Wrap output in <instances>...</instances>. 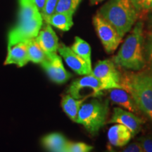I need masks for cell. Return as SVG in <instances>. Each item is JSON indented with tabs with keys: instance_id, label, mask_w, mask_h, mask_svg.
Wrapping results in <instances>:
<instances>
[{
	"instance_id": "obj_1",
	"label": "cell",
	"mask_w": 152,
	"mask_h": 152,
	"mask_svg": "<svg viewBox=\"0 0 152 152\" xmlns=\"http://www.w3.org/2000/svg\"><path fill=\"white\" fill-rule=\"evenodd\" d=\"M144 44V23L139 20L112 61L118 67L127 71H138L143 69L147 66Z\"/></svg>"
},
{
	"instance_id": "obj_2",
	"label": "cell",
	"mask_w": 152,
	"mask_h": 152,
	"mask_svg": "<svg viewBox=\"0 0 152 152\" xmlns=\"http://www.w3.org/2000/svg\"><path fill=\"white\" fill-rule=\"evenodd\" d=\"M121 86L146 114L152 113V68L121 73Z\"/></svg>"
},
{
	"instance_id": "obj_3",
	"label": "cell",
	"mask_w": 152,
	"mask_h": 152,
	"mask_svg": "<svg viewBox=\"0 0 152 152\" xmlns=\"http://www.w3.org/2000/svg\"><path fill=\"white\" fill-rule=\"evenodd\" d=\"M98 14L109 22L122 37L130 31L140 18L132 0H109L101 7Z\"/></svg>"
},
{
	"instance_id": "obj_4",
	"label": "cell",
	"mask_w": 152,
	"mask_h": 152,
	"mask_svg": "<svg viewBox=\"0 0 152 152\" xmlns=\"http://www.w3.org/2000/svg\"><path fill=\"white\" fill-rule=\"evenodd\" d=\"M109 100L94 99L83 103L80 108L76 123L83 125L86 130L95 136L106 123L109 113Z\"/></svg>"
},
{
	"instance_id": "obj_5",
	"label": "cell",
	"mask_w": 152,
	"mask_h": 152,
	"mask_svg": "<svg viewBox=\"0 0 152 152\" xmlns=\"http://www.w3.org/2000/svg\"><path fill=\"white\" fill-rule=\"evenodd\" d=\"M93 24L106 52L107 54H113L122 42L123 37L99 14H97L93 17Z\"/></svg>"
},
{
	"instance_id": "obj_6",
	"label": "cell",
	"mask_w": 152,
	"mask_h": 152,
	"mask_svg": "<svg viewBox=\"0 0 152 152\" xmlns=\"http://www.w3.org/2000/svg\"><path fill=\"white\" fill-rule=\"evenodd\" d=\"M112 59L99 61L96 64L92 74L99 79L104 86V90L113 88H122L121 72L117 68Z\"/></svg>"
},
{
	"instance_id": "obj_7",
	"label": "cell",
	"mask_w": 152,
	"mask_h": 152,
	"mask_svg": "<svg viewBox=\"0 0 152 152\" xmlns=\"http://www.w3.org/2000/svg\"><path fill=\"white\" fill-rule=\"evenodd\" d=\"M43 25L42 17L39 16L29 22L16 23L8 34V47L21 42L35 38Z\"/></svg>"
},
{
	"instance_id": "obj_8",
	"label": "cell",
	"mask_w": 152,
	"mask_h": 152,
	"mask_svg": "<svg viewBox=\"0 0 152 152\" xmlns=\"http://www.w3.org/2000/svg\"><path fill=\"white\" fill-rule=\"evenodd\" d=\"M85 90H89L92 92L93 97H99L104 94V86L99 79L92 74L86 75L75 80L68 89V94L75 99H83V93Z\"/></svg>"
},
{
	"instance_id": "obj_9",
	"label": "cell",
	"mask_w": 152,
	"mask_h": 152,
	"mask_svg": "<svg viewBox=\"0 0 152 152\" xmlns=\"http://www.w3.org/2000/svg\"><path fill=\"white\" fill-rule=\"evenodd\" d=\"M40 65L51 80L57 84H63L71 77L72 75L64 68L61 58L56 53L47 54L46 59Z\"/></svg>"
},
{
	"instance_id": "obj_10",
	"label": "cell",
	"mask_w": 152,
	"mask_h": 152,
	"mask_svg": "<svg viewBox=\"0 0 152 152\" xmlns=\"http://www.w3.org/2000/svg\"><path fill=\"white\" fill-rule=\"evenodd\" d=\"M144 123V120L135 113L125 111L120 107L114 108L111 118L106 122L107 124L117 123L125 125L131 131L133 137L140 132Z\"/></svg>"
},
{
	"instance_id": "obj_11",
	"label": "cell",
	"mask_w": 152,
	"mask_h": 152,
	"mask_svg": "<svg viewBox=\"0 0 152 152\" xmlns=\"http://www.w3.org/2000/svg\"><path fill=\"white\" fill-rule=\"evenodd\" d=\"M58 52L69 68H71L76 73L81 75L92 74V67L89 66L81 57L76 54L71 47L66 46L64 44H61L58 49Z\"/></svg>"
},
{
	"instance_id": "obj_12",
	"label": "cell",
	"mask_w": 152,
	"mask_h": 152,
	"mask_svg": "<svg viewBox=\"0 0 152 152\" xmlns=\"http://www.w3.org/2000/svg\"><path fill=\"white\" fill-rule=\"evenodd\" d=\"M35 39L46 54L56 53L59 47L58 37L51 25L47 23H45V26L42 27Z\"/></svg>"
},
{
	"instance_id": "obj_13",
	"label": "cell",
	"mask_w": 152,
	"mask_h": 152,
	"mask_svg": "<svg viewBox=\"0 0 152 152\" xmlns=\"http://www.w3.org/2000/svg\"><path fill=\"white\" fill-rule=\"evenodd\" d=\"M109 90V98L113 104L124 108L127 111L134 113H140L139 109L132 96L122 88H113Z\"/></svg>"
},
{
	"instance_id": "obj_14",
	"label": "cell",
	"mask_w": 152,
	"mask_h": 152,
	"mask_svg": "<svg viewBox=\"0 0 152 152\" xmlns=\"http://www.w3.org/2000/svg\"><path fill=\"white\" fill-rule=\"evenodd\" d=\"M29 62L28 56L27 41L18 42L8 47L7 58L4 64H15L18 67H23Z\"/></svg>"
},
{
	"instance_id": "obj_15",
	"label": "cell",
	"mask_w": 152,
	"mask_h": 152,
	"mask_svg": "<svg viewBox=\"0 0 152 152\" xmlns=\"http://www.w3.org/2000/svg\"><path fill=\"white\" fill-rule=\"evenodd\" d=\"M107 135L110 144L115 147H123L127 145L133 137L131 131L121 124L111 126L108 131Z\"/></svg>"
},
{
	"instance_id": "obj_16",
	"label": "cell",
	"mask_w": 152,
	"mask_h": 152,
	"mask_svg": "<svg viewBox=\"0 0 152 152\" xmlns=\"http://www.w3.org/2000/svg\"><path fill=\"white\" fill-rule=\"evenodd\" d=\"M18 12L16 23L29 22L37 17L41 16L35 0H18Z\"/></svg>"
},
{
	"instance_id": "obj_17",
	"label": "cell",
	"mask_w": 152,
	"mask_h": 152,
	"mask_svg": "<svg viewBox=\"0 0 152 152\" xmlns=\"http://www.w3.org/2000/svg\"><path fill=\"white\" fill-rule=\"evenodd\" d=\"M44 147L49 152H58L66 149L68 141L61 133H51L42 140Z\"/></svg>"
},
{
	"instance_id": "obj_18",
	"label": "cell",
	"mask_w": 152,
	"mask_h": 152,
	"mask_svg": "<svg viewBox=\"0 0 152 152\" xmlns=\"http://www.w3.org/2000/svg\"><path fill=\"white\" fill-rule=\"evenodd\" d=\"M86 99L87 98L77 99L73 97L69 94H67L64 95L62 98V109L66 115L69 117L70 119L72 120L74 122H76L80 108Z\"/></svg>"
},
{
	"instance_id": "obj_19",
	"label": "cell",
	"mask_w": 152,
	"mask_h": 152,
	"mask_svg": "<svg viewBox=\"0 0 152 152\" xmlns=\"http://www.w3.org/2000/svg\"><path fill=\"white\" fill-rule=\"evenodd\" d=\"M73 16L68 13L55 12L49 19L47 23L62 31H68L73 26Z\"/></svg>"
},
{
	"instance_id": "obj_20",
	"label": "cell",
	"mask_w": 152,
	"mask_h": 152,
	"mask_svg": "<svg viewBox=\"0 0 152 152\" xmlns=\"http://www.w3.org/2000/svg\"><path fill=\"white\" fill-rule=\"evenodd\" d=\"M27 49L29 61L40 64L46 59V53L44 52L40 45L37 43L35 38L27 41Z\"/></svg>"
},
{
	"instance_id": "obj_21",
	"label": "cell",
	"mask_w": 152,
	"mask_h": 152,
	"mask_svg": "<svg viewBox=\"0 0 152 152\" xmlns=\"http://www.w3.org/2000/svg\"><path fill=\"white\" fill-rule=\"evenodd\" d=\"M71 48L76 54L81 57L88 64L89 66L92 67L91 47L86 41L79 37H75V41Z\"/></svg>"
},
{
	"instance_id": "obj_22",
	"label": "cell",
	"mask_w": 152,
	"mask_h": 152,
	"mask_svg": "<svg viewBox=\"0 0 152 152\" xmlns=\"http://www.w3.org/2000/svg\"><path fill=\"white\" fill-rule=\"evenodd\" d=\"M82 0H59L55 12L74 14Z\"/></svg>"
},
{
	"instance_id": "obj_23",
	"label": "cell",
	"mask_w": 152,
	"mask_h": 152,
	"mask_svg": "<svg viewBox=\"0 0 152 152\" xmlns=\"http://www.w3.org/2000/svg\"><path fill=\"white\" fill-rule=\"evenodd\" d=\"M135 8L137 10L140 18L152 13V0H132Z\"/></svg>"
},
{
	"instance_id": "obj_24",
	"label": "cell",
	"mask_w": 152,
	"mask_h": 152,
	"mask_svg": "<svg viewBox=\"0 0 152 152\" xmlns=\"http://www.w3.org/2000/svg\"><path fill=\"white\" fill-rule=\"evenodd\" d=\"M59 0H46L45 7L41 14L45 23L48 22L49 19L55 13L56 6Z\"/></svg>"
},
{
	"instance_id": "obj_25",
	"label": "cell",
	"mask_w": 152,
	"mask_h": 152,
	"mask_svg": "<svg viewBox=\"0 0 152 152\" xmlns=\"http://www.w3.org/2000/svg\"><path fill=\"white\" fill-rule=\"evenodd\" d=\"M92 146L84 142H68L66 147L68 152H91L93 149Z\"/></svg>"
},
{
	"instance_id": "obj_26",
	"label": "cell",
	"mask_w": 152,
	"mask_h": 152,
	"mask_svg": "<svg viewBox=\"0 0 152 152\" xmlns=\"http://www.w3.org/2000/svg\"><path fill=\"white\" fill-rule=\"evenodd\" d=\"M107 149L111 152H144L141 145L138 141L133 142L132 143L127 146L125 149H122L121 150H118V151L114 149L111 145L108 144Z\"/></svg>"
},
{
	"instance_id": "obj_27",
	"label": "cell",
	"mask_w": 152,
	"mask_h": 152,
	"mask_svg": "<svg viewBox=\"0 0 152 152\" xmlns=\"http://www.w3.org/2000/svg\"><path fill=\"white\" fill-rule=\"evenodd\" d=\"M144 152H152V135H144L138 138Z\"/></svg>"
},
{
	"instance_id": "obj_28",
	"label": "cell",
	"mask_w": 152,
	"mask_h": 152,
	"mask_svg": "<svg viewBox=\"0 0 152 152\" xmlns=\"http://www.w3.org/2000/svg\"><path fill=\"white\" fill-rule=\"evenodd\" d=\"M144 55L146 61L148 63L149 67L152 68V38L149 37L147 42L144 44Z\"/></svg>"
},
{
	"instance_id": "obj_29",
	"label": "cell",
	"mask_w": 152,
	"mask_h": 152,
	"mask_svg": "<svg viewBox=\"0 0 152 152\" xmlns=\"http://www.w3.org/2000/svg\"><path fill=\"white\" fill-rule=\"evenodd\" d=\"M35 1L38 9H39V12L42 13V11L44 9V7H45L46 0H35Z\"/></svg>"
},
{
	"instance_id": "obj_30",
	"label": "cell",
	"mask_w": 152,
	"mask_h": 152,
	"mask_svg": "<svg viewBox=\"0 0 152 152\" xmlns=\"http://www.w3.org/2000/svg\"><path fill=\"white\" fill-rule=\"evenodd\" d=\"M102 1H104V0H90V2L92 4H97Z\"/></svg>"
},
{
	"instance_id": "obj_31",
	"label": "cell",
	"mask_w": 152,
	"mask_h": 152,
	"mask_svg": "<svg viewBox=\"0 0 152 152\" xmlns=\"http://www.w3.org/2000/svg\"><path fill=\"white\" fill-rule=\"evenodd\" d=\"M149 23L152 26V13H151V15H150V16H149Z\"/></svg>"
},
{
	"instance_id": "obj_32",
	"label": "cell",
	"mask_w": 152,
	"mask_h": 152,
	"mask_svg": "<svg viewBox=\"0 0 152 152\" xmlns=\"http://www.w3.org/2000/svg\"><path fill=\"white\" fill-rule=\"evenodd\" d=\"M149 37L152 38V31L149 32Z\"/></svg>"
},
{
	"instance_id": "obj_33",
	"label": "cell",
	"mask_w": 152,
	"mask_h": 152,
	"mask_svg": "<svg viewBox=\"0 0 152 152\" xmlns=\"http://www.w3.org/2000/svg\"><path fill=\"white\" fill-rule=\"evenodd\" d=\"M148 115H149V116L150 117V118H151V119L152 120V113L148 114Z\"/></svg>"
},
{
	"instance_id": "obj_34",
	"label": "cell",
	"mask_w": 152,
	"mask_h": 152,
	"mask_svg": "<svg viewBox=\"0 0 152 152\" xmlns=\"http://www.w3.org/2000/svg\"><path fill=\"white\" fill-rule=\"evenodd\" d=\"M58 152H68V151H67V149H65L62 150V151H58Z\"/></svg>"
},
{
	"instance_id": "obj_35",
	"label": "cell",
	"mask_w": 152,
	"mask_h": 152,
	"mask_svg": "<svg viewBox=\"0 0 152 152\" xmlns=\"http://www.w3.org/2000/svg\"><path fill=\"white\" fill-rule=\"evenodd\" d=\"M104 152H111V151H109V150H106V151H104Z\"/></svg>"
}]
</instances>
